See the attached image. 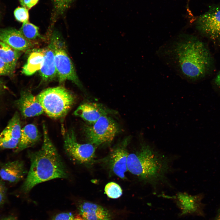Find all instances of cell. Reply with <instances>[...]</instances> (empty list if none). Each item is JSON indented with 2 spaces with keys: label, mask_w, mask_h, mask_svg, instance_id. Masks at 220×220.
<instances>
[{
  "label": "cell",
  "mask_w": 220,
  "mask_h": 220,
  "mask_svg": "<svg viewBox=\"0 0 220 220\" xmlns=\"http://www.w3.org/2000/svg\"><path fill=\"white\" fill-rule=\"evenodd\" d=\"M42 145L38 151L29 153L31 166L21 188L24 193H28L36 185L58 178H66L68 174L56 148L50 138L47 127L42 124Z\"/></svg>",
  "instance_id": "6da1fadb"
},
{
  "label": "cell",
  "mask_w": 220,
  "mask_h": 220,
  "mask_svg": "<svg viewBox=\"0 0 220 220\" xmlns=\"http://www.w3.org/2000/svg\"><path fill=\"white\" fill-rule=\"evenodd\" d=\"M127 165L130 173L155 189L167 182L170 161L151 144L143 141L137 151L129 154Z\"/></svg>",
  "instance_id": "7a4b0ae2"
},
{
  "label": "cell",
  "mask_w": 220,
  "mask_h": 220,
  "mask_svg": "<svg viewBox=\"0 0 220 220\" xmlns=\"http://www.w3.org/2000/svg\"><path fill=\"white\" fill-rule=\"evenodd\" d=\"M172 52L180 73L188 81L203 78L210 68L211 60L208 49L202 42L193 36H186L178 41Z\"/></svg>",
  "instance_id": "3957f363"
},
{
  "label": "cell",
  "mask_w": 220,
  "mask_h": 220,
  "mask_svg": "<svg viewBox=\"0 0 220 220\" xmlns=\"http://www.w3.org/2000/svg\"><path fill=\"white\" fill-rule=\"evenodd\" d=\"M36 97L44 112L50 117L55 119L66 115L75 100L73 94L61 86L46 89Z\"/></svg>",
  "instance_id": "277c9868"
},
{
  "label": "cell",
  "mask_w": 220,
  "mask_h": 220,
  "mask_svg": "<svg viewBox=\"0 0 220 220\" xmlns=\"http://www.w3.org/2000/svg\"><path fill=\"white\" fill-rule=\"evenodd\" d=\"M86 137L95 146L109 143L120 132L119 125L109 115L102 116L92 124L84 127Z\"/></svg>",
  "instance_id": "5b68a950"
},
{
  "label": "cell",
  "mask_w": 220,
  "mask_h": 220,
  "mask_svg": "<svg viewBox=\"0 0 220 220\" xmlns=\"http://www.w3.org/2000/svg\"><path fill=\"white\" fill-rule=\"evenodd\" d=\"M51 41L54 47L55 66L59 83H62L68 80L75 83L79 88L82 89V85L64 44L56 35H53Z\"/></svg>",
  "instance_id": "8992f818"
},
{
  "label": "cell",
  "mask_w": 220,
  "mask_h": 220,
  "mask_svg": "<svg viewBox=\"0 0 220 220\" xmlns=\"http://www.w3.org/2000/svg\"><path fill=\"white\" fill-rule=\"evenodd\" d=\"M64 137V150L72 159L82 164H88L93 161L95 156L96 146L89 143H79L73 130L65 132Z\"/></svg>",
  "instance_id": "52a82bcc"
},
{
  "label": "cell",
  "mask_w": 220,
  "mask_h": 220,
  "mask_svg": "<svg viewBox=\"0 0 220 220\" xmlns=\"http://www.w3.org/2000/svg\"><path fill=\"white\" fill-rule=\"evenodd\" d=\"M196 25L201 33L212 41H220V4L210 7L197 17Z\"/></svg>",
  "instance_id": "ba28073f"
},
{
  "label": "cell",
  "mask_w": 220,
  "mask_h": 220,
  "mask_svg": "<svg viewBox=\"0 0 220 220\" xmlns=\"http://www.w3.org/2000/svg\"><path fill=\"white\" fill-rule=\"evenodd\" d=\"M165 198L173 200L180 210L179 218L188 216H204V205L202 203L201 194L192 195L186 192H179L172 196L164 195Z\"/></svg>",
  "instance_id": "9c48e42d"
},
{
  "label": "cell",
  "mask_w": 220,
  "mask_h": 220,
  "mask_svg": "<svg viewBox=\"0 0 220 220\" xmlns=\"http://www.w3.org/2000/svg\"><path fill=\"white\" fill-rule=\"evenodd\" d=\"M130 137L124 138L113 148L108 158L110 169L116 175L125 178V173L128 170L127 161L129 153L127 146Z\"/></svg>",
  "instance_id": "30bf717a"
},
{
  "label": "cell",
  "mask_w": 220,
  "mask_h": 220,
  "mask_svg": "<svg viewBox=\"0 0 220 220\" xmlns=\"http://www.w3.org/2000/svg\"><path fill=\"white\" fill-rule=\"evenodd\" d=\"M21 130L20 115L16 112L0 133V150L16 149L20 141Z\"/></svg>",
  "instance_id": "8fae6325"
},
{
  "label": "cell",
  "mask_w": 220,
  "mask_h": 220,
  "mask_svg": "<svg viewBox=\"0 0 220 220\" xmlns=\"http://www.w3.org/2000/svg\"><path fill=\"white\" fill-rule=\"evenodd\" d=\"M115 113L101 104L87 102L79 105L74 111V114L82 118L89 124H92L100 117Z\"/></svg>",
  "instance_id": "7c38bea8"
},
{
  "label": "cell",
  "mask_w": 220,
  "mask_h": 220,
  "mask_svg": "<svg viewBox=\"0 0 220 220\" xmlns=\"http://www.w3.org/2000/svg\"><path fill=\"white\" fill-rule=\"evenodd\" d=\"M15 104L21 115L25 118L38 116L44 112L36 96L29 91H22Z\"/></svg>",
  "instance_id": "4fadbf2b"
},
{
  "label": "cell",
  "mask_w": 220,
  "mask_h": 220,
  "mask_svg": "<svg viewBox=\"0 0 220 220\" xmlns=\"http://www.w3.org/2000/svg\"><path fill=\"white\" fill-rule=\"evenodd\" d=\"M0 40L14 49L20 51L32 47L33 44L28 40L20 30L9 28L0 31Z\"/></svg>",
  "instance_id": "5bb4252c"
},
{
  "label": "cell",
  "mask_w": 220,
  "mask_h": 220,
  "mask_svg": "<svg viewBox=\"0 0 220 220\" xmlns=\"http://www.w3.org/2000/svg\"><path fill=\"white\" fill-rule=\"evenodd\" d=\"M79 214L84 220H112L110 212L103 206L88 201L78 206Z\"/></svg>",
  "instance_id": "9a60e30c"
},
{
  "label": "cell",
  "mask_w": 220,
  "mask_h": 220,
  "mask_svg": "<svg viewBox=\"0 0 220 220\" xmlns=\"http://www.w3.org/2000/svg\"><path fill=\"white\" fill-rule=\"evenodd\" d=\"M27 173L24 163L19 160L7 162L0 168L1 178L11 183H16L21 180Z\"/></svg>",
  "instance_id": "2e32d148"
},
{
  "label": "cell",
  "mask_w": 220,
  "mask_h": 220,
  "mask_svg": "<svg viewBox=\"0 0 220 220\" xmlns=\"http://www.w3.org/2000/svg\"><path fill=\"white\" fill-rule=\"evenodd\" d=\"M44 50L43 63L39 72L42 80L48 82L53 79L57 75L55 61L54 47L52 41Z\"/></svg>",
  "instance_id": "e0dca14e"
},
{
  "label": "cell",
  "mask_w": 220,
  "mask_h": 220,
  "mask_svg": "<svg viewBox=\"0 0 220 220\" xmlns=\"http://www.w3.org/2000/svg\"><path fill=\"white\" fill-rule=\"evenodd\" d=\"M40 138L39 133L35 125H26L21 129L20 141L14 152H18L33 146L38 141Z\"/></svg>",
  "instance_id": "ac0fdd59"
},
{
  "label": "cell",
  "mask_w": 220,
  "mask_h": 220,
  "mask_svg": "<svg viewBox=\"0 0 220 220\" xmlns=\"http://www.w3.org/2000/svg\"><path fill=\"white\" fill-rule=\"evenodd\" d=\"M44 55V49L32 52L29 56L27 63L23 67L22 73L29 76L39 71L43 64Z\"/></svg>",
  "instance_id": "d6986e66"
},
{
  "label": "cell",
  "mask_w": 220,
  "mask_h": 220,
  "mask_svg": "<svg viewBox=\"0 0 220 220\" xmlns=\"http://www.w3.org/2000/svg\"><path fill=\"white\" fill-rule=\"evenodd\" d=\"M21 51L16 50L0 40V58L14 71Z\"/></svg>",
  "instance_id": "ffe728a7"
},
{
  "label": "cell",
  "mask_w": 220,
  "mask_h": 220,
  "mask_svg": "<svg viewBox=\"0 0 220 220\" xmlns=\"http://www.w3.org/2000/svg\"><path fill=\"white\" fill-rule=\"evenodd\" d=\"M19 30L28 40L31 42L40 36L38 28L29 21L23 23Z\"/></svg>",
  "instance_id": "44dd1931"
},
{
  "label": "cell",
  "mask_w": 220,
  "mask_h": 220,
  "mask_svg": "<svg viewBox=\"0 0 220 220\" xmlns=\"http://www.w3.org/2000/svg\"><path fill=\"white\" fill-rule=\"evenodd\" d=\"M105 193L108 197L112 199L119 198L122 194V190L120 186L114 182L107 184L105 188Z\"/></svg>",
  "instance_id": "7402d4cb"
},
{
  "label": "cell",
  "mask_w": 220,
  "mask_h": 220,
  "mask_svg": "<svg viewBox=\"0 0 220 220\" xmlns=\"http://www.w3.org/2000/svg\"><path fill=\"white\" fill-rule=\"evenodd\" d=\"M14 14L16 19L23 23L28 21L29 15L28 9L24 7H18L14 10Z\"/></svg>",
  "instance_id": "603a6c76"
},
{
  "label": "cell",
  "mask_w": 220,
  "mask_h": 220,
  "mask_svg": "<svg viewBox=\"0 0 220 220\" xmlns=\"http://www.w3.org/2000/svg\"><path fill=\"white\" fill-rule=\"evenodd\" d=\"M74 218L73 215L71 212H62L54 216L51 220H73Z\"/></svg>",
  "instance_id": "cb8c5ba5"
},
{
  "label": "cell",
  "mask_w": 220,
  "mask_h": 220,
  "mask_svg": "<svg viewBox=\"0 0 220 220\" xmlns=\"http://www.w3.org/2000/svg\"><path fill=\"white\" fill-rule=\"evenodd\" d=\"M13 71L10 67L0 58V75H9Z\"/></svg>",
  "instance_id": "d4e9b609"
},
{
  "label": "cell",
  "mask_w": 220,
  "mask_h": 220,
  "mask_svg": "<svg viewBox=\"0 0 220 220\" xmlns=\"http://www.w3.org/2000/svg\"><path fill=\"white\" fill-rule=\"evenodd\" d=\"M2 180L0 177V206L4 204L6 197V189Z\"/></svg>",
  "instance_id": "484cf974"
},
{
  "label": "cell",
  "mask_w": 220,
  "mask_h": 220,
  "mask_svg": "<svg viewBox=\"0 0 220 220\" xmlns=\"http://www.w3.org/2000/svg\"><path fill=\"white\" fill-rule=\"evenodd\" d=\"M38 1L39 0H21L20 2L23 7L29 9L35 6Z\"/></svg>",
  "instance_id": "4316f807"
},
{
  "label": "cell",
  "mask_w": 220,
  "mask_h": 220,
  "mask_svg": "<svg viewBox=\"0 0 220 220\" xmlns=\"http://www.w3.org/2000/svg\"><path fill=\"white\" fill-rule=\"evenodd\" d=\"M214 82L215 86L220 92V72L215 77Z\"/></svg>",
  "instance_id": "83f0119b"
},
{
  "label": "cell",
  "mask_w": 220,
  "mask_h": 220,
  "mask_svg": "<svg viewBox=\"0 0 220 220\" xmlns=\"http://www.w3.org/2000/svg\"><path fill=\"white\" fill-rule=\"evenodd\" d=\"M0 220H17L14 217L12 216H9L2 218Z\"/></svg>",
  "instance_id": "f1b7e54d"
},
{
  "label": "cell",
  "mask_w": 220,
  "mask_h": 220,
  "mask_svg": "<svg viewBox=\"0 0 220 220\" xmlns=\"http://www.w3.org/2000/svg\"><path fill=\"white\" fill-rule=\"evenodd\" d=\"M213 220H220V208L218 210L217 214Z\"/></svg>",
  "instance_id": "f546056e"
},
{
  "label": "cell",
  "mask_w": 220,
  "mask_h": 220,
  "mask_svg": "<svg viewBox=\"0 0 220 220\" xmlns=\"http://www.w3.org/2000/svg\"><path fill=\"white\" fill-rule=\"evenodd\" d=\"M4 87L2 82L0 80V94L2 93Z\"/></svg>",
  "instance_id": "4dcf8cb0"
},
{
  "label": "cell",
  "mask_w": 220,
  "mask_h": 220,
  "mask_svg": "<svg viewBox=\"0 0 220 220\" xmlns=\"http://www.w3.org/2000/svg\"><path fill=\"white\" fill-rule=\"evenodd\" d=\"M73 220H84L82 217H81L79 216H77L76 217H74Z\"/></svg>",
  "instance_id": "1f68e13d"
}]
</instances>
